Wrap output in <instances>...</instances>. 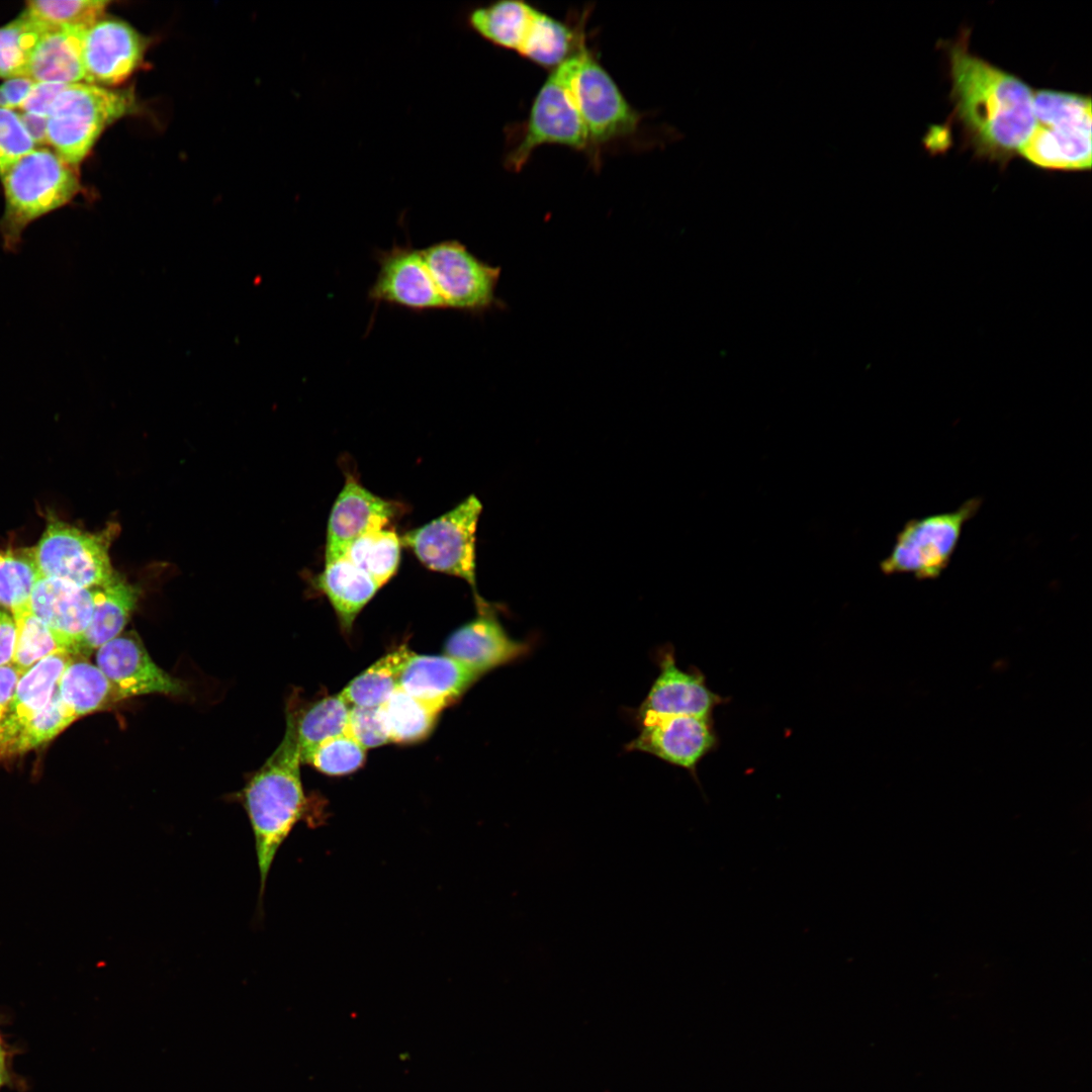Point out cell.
<instances>
[{
    "mask_svg": "<svg viewBox=\"0 0 1092 1092\" xmlns=\"http://www.w3.org/2000/svg\"><path fill=\"white\" fill-rule=\"evenodd\" d=\"M948 59L954 111L972 145L993 158L1018 153L1034 127V91L972 54L968 32L949 46Z\"/></svg>",
    "mask_w": 1092,
    "mask_h": 1092,
    "instance_id": "cell-1",
    "label": "cell"
},
{
    "mask_svg": "<svg viewBox=\"0 0 1092 1092\" xmlns=\"http://www.w3.org/2000/svg\"><path fill=\"white\" fill-rule=\"evenodd\" d=\"M300 762L295 712L291 710L279 746L243 790L242 801L255 840L260 900L277 851L304 810Z\"/></svg>",
    "mask_w": 1092,
    "mask_h": 1092,
    "instance_id": "cell-2",
    "label": "cell"
},
{
    "mask_svg": "<svg viewBox=\"0 0 1092 1092\" xmlns=\"http://www.w3.org/2000/svg\"><path fill=\"white\" fill-rule=\"evenodd\" d=\"M0 179L5 198L0 236L6 252H16L31 222L71 202L82 188L78 167L48 148H35Z\"/></svg>",
    "mask_w": 1092,
    "mask_h": 1092,
    "instance_id": "cell-3",
    "label": "cell"
},
{
    "mask_svg": "<svg viewBox=\"0 0 1092 1092\" xmlns=\"http://www.w3.org/2000/svg\"><path fill=\"white\" fill-rule=\"evenodd\" d=\"M1034 127L1019 154L1053 170H1090L1091 99L1076 93L1033 92Z\"/></svg>",
    "mask_w": 1092,
    "mask_h": 1092,
    "instance_id": "cell-4",
    "label": "cell"
},
{
    "mask_svg": "<svg viewBox=\"0 0 1092 1092\" xmlns=\"http://www.w3.org/2000/svg\"><path fill=\"white\" fill-rule=\"evenodd\" d=\"M131 90H112L86 82L68 84L47 115V140L63 160L78 167L103 130L135 110Z\"/></svg>",
    "mask_w": 1092,
    "mask_h": 1092,
    "instance_id": "cell-5",
    "label": "cell"
},
{
    "mask_svg": "<svg viewBox=\"0 0 1092 1092\" xmlns=\"http://www.w3.org/2000/svg\"><path fill=\"white\" fill-rule=\"evenodd\" d=\"M582 47L580 42L569 58L554 68L538 91L524 135L506 158L508 169L520 171L532 153L543 145H560L580 151L590 148L574 92Z\"/></svg>",
    "mask_w": 1092,
    "mask_h": 1092,
    "instance_id": "cell-6",
    "label": "cell"
},
{
    "mask_svg": "<svg viewBox=\"0 0 1092 1092\" xmlns=\"http://www.w3.org/2000/svg\"><path fill=\"white\" fill-rule=\"evenodd\" d=\"M118 532L113 523L91 533L49 516L40 539L30 548L37 574L83 588L105 585L116 574L109 548Z\"/></svg>",
    "mask_w": 1092,
    "mask_h": 1092,
    "instance_id": "cell-7",
    "label": "cell"
},
{
    "mask_svg": "<svg viewBox=\"0 0 1092 1092\" xmlns=\"http://www.w3.org/2000/svg\"><path fill=\"white\" fill-rule=\"evenodd\" d=\"M982 498L967 499L958 509L909 520L896 535L887 557L880 562L886 575L912 574L935 579L949 565L965 524L980 510Z\"/></svg>",
    "mask_w": 1092,
    "mask_h": 1092,
    "instance_id": "cell-8",
    "label": "cell"
},
{
    "mask_svg": "<svg viewBox=\"0 0 1092 1092\" xmlns=\"http://www.w3.org/2000/svg\"><path fill=\"white\" fill-rule=\"evenodd\" d=\"M481 511L480 500L471 494L449 512L400 538L429 569L467 581L479 612L489 607L479 597L475 579V533Z\"/></svg>",
    "mask_w": 1092,
    "mask_h": 1092,
    "instance_id": "cell-9",
    "label": "cell"
},
{
    "mask_svg": "<svg viewBox=\"0 0 1092 1092\" xmlns=\"http://www.w3.org/2000/svg\"><path fill=\"white\" fill-rule=\"evenodd\" d=\"M446 308L479 316L504 309L496 295L502 268L480 260L457 240L420 250Z\"/></svg>",
    "mask_w": 1092,
    "mask_h": 1092,
    "instance_id": "cell-10",
    "label": "cell"
},
{
    "mask_svg": "<svg viewBox=\"0 0 1092 1092\" xmlns=\"http://www.w3.org/2000/svg\"><path fill=\"white\" fill-rule=\"evenodd\" d=\"M574 92L590 147L633 134L638 129L641 115L584 44Z\"/></svg>",
    "mask_w": 1092,
    "mask_h": 1092,
    "instance_id": "cell-11",
    "label": "cell"
},
{
    "mask_svg": "<svg viewBox=\"0 0 1092 1092\" xmlns=\"http://www.w3.org/2000/svg\"><path fill=\"white\" fill-rule=\"evenodd\" d=\"M375 258L379 268L368 290L371 301L414 311L446 308L420 250L394 245Z\"/></svg>",
    "mask_w": 1092,
    "mask_h": 1092,
    "instance_id": "cell-12",
    "label": "cell"
},
{
    "mask_svg": "<svg viewBox=\"0 0 1092 1092\" xmlns=\"http://www.w3.org/2000/svg\"><path fill=\"white\" fill-rule=\"evenodd\" d=\"M146 38L123 20L105 17L84 30L82 61L86 83L116 86L140 66Z\"/></svg>",
    "mask_w": 1092,
    "mask_h": 1092,
    "instance_id": "cell-13",
    "label": "cell"
},
{
    "mask_svg": "<svg viewBox=\"0 0 1092 1092\" xmlns=\"http://www.w3.org/2000/svg\"><path fill=\"white\" fill-rule=\"evenodd\" d=\"M96 663L118 701L150 694L179 695L184 691L179 679L153 661L133 631L120 634L100 646Z\"/></svg>",
    "mask_w": 1092,
    "mask_h": 1092,
    "instance_id": "cell-14",
    "label": "cell"
},
{
    "mask_svg": "<svg viewBox=\"0 0 1092 1092\" xmlns=\"http://www.w3.org/2000/svg\"><path fill=\"white\" fill-rule=\"evenodd\" d=\"M28 605L54 634L60 647L77 655L92 619L94 589L38 575Z\"/></svg>",
    "mask_w": 1092,
    "mask_h": 1092,
    "instance_id": "cell-15",
    "label": "cell"
},
{
    "mask_svg": "<svg viewBox=\"0 0 1092 1092\" xmlns=\"http://www.w3.org/2000/svg\"><path fill=\"white\" fill-rule=\"evenodd\" d=\"M397 504L384 499L349 477L338 494L328 521L326 563L345 556L363 534L385 528L398 512Z\"/></svg>",
    "mask_w": 1092,
    "mask_h": 1092,
    "instance_id": "cell-16",
    "label": "cell"
},
{
    "mask_svg": "<svg viewBox=\"0 0 1092 1092\" xmlns=\"http://www.w3.org/2000/svg\"><path fill=\"white\" fill-rule=\"evenodd\" d=\"M716 744L711 718L669 716L643 723L639 735L627 749L647 752L695 771L699 761Z\"/></svg>",
    "mask_w": 1092,
    "mask_h": 1092,
    "instance_id": "cell-17",
    "label": "cell"
},
{
    "mask_svg": "<svg viewBox=\"0 0 1092 1092\" xmlns=\"http://www.w3.org/2000/svg\"><path fill=\"white\" fill-rule=\"evenodd\" d=\"M659 663L660 673L637 712L641 724L669 716L711 718L722 699L707 687L704 675L679 669L671 651L664 652Z\"/></svg>",
    "mask_w": 1092,
    "mask_h": 1092,
    "instance_id": "cell-18",
    "label": "cell"
},
{
    "mask_svg": "<svg viewBox=\"0 0 1092 1092\" xmlns=\"http://www.w3.org/2000/svg\"><path fill=\"white\" fill-rule=\"evenodd\" d=\"M73 656L58 650L24 672L4 717L0 720V761L12 757L14 745L29 721L51 701Z\"/></svg>",
    "mask_w": 1092,
    "mask_h": 1092,
    "instance_id": "cell-19",
    "label": "cell"
},
{
    "mask_svg": "<svg viewBox=\"0 0 1092 1092\" xmlns=\"http://www.w3.org/2000/svg\"><path fill=\"white\" fill-rule=\"evenodd\" d=\"M528 649L527 643L507 634L490 607L453 632L445 644L447 656L479 675L525 655Z\"/></svg>",
    "mask_w": 1092,
    "mask_h": 1092,
    "instance_id": "cell-20",
    "label": "cell"
},
{
    "mask_svg": "<svg viewBox=\"0 0 1092 1092\" xmlns=\"http://www.w3.org/2000/svg\"><path fill=\"white\" fill-rule=\"evenodd\" d=\"M480 675L447 655H418L406 661L399 688L439 713L458 700Z\"/></svg>",
    "mask_w": 1092,
    "mask_h": 1092,
    "instance_id": "cell-21",
    "label": "cell"
},
{
    "mask_svg": "<svg viewBox=\"0 0 1092 1092\" xmlns=\"http://www.w3.org/2000/svg\"><path fill=\"white\" fill-rule=\"evenodd\" d=\"M85 29L49 26L32 52L26 77L34 82H86L82 61Z\"/></svg>",
    "mask_w": 1092,
    "mask_h": 1092,
    "instance_id": "cell-22",
    "label": "cell"
},
{
    "mask_svg": "<svg viewBox=\"0 0 1092 1092\" xmlns=\"http://www.w3.org/2000/svg\"><path fill=\"white\" fill-rule=\"evenodd\" d=\"M141 588L116 573L105 585L94 588V608L91 622L78 649L79 656H88L123 631L136 607Z\"/></svg>",
    "mask_w": 1092,
    "mask_h": 1092,
    "instance_id": "cell-23",
    "label": "cell"
},
{
    "mask_svg": "<svg viewBox=\"0 0 1092 1092\" xmlns=\"http://www.w3.org/2000/svg\"><path fill=\"white\" fill-rule=\"evenodd\" d=\"M314 585L328 598L342 628L347 631L380 587L346 557L326 563L314 578Z\"/></svg>",
    "mask_w": 1092,
    "mask_h": 1092,
    "instance_id": "cell-24",
    "label": "cell"
},
{
    "mask_svg": "<svg viewBox=\"0 0 1092 1092\" xmlns=\"http://www.w3.org/2000/svg\"><path fill=\"white\" fill-rule=\"evenodd\" d=\"M539 12L521 0H502L474 9L469 24L484 39L519 54Z\"/></svg>",
    "mask_w": 1092,
    "mask_h": 1092,
    "instance_id": "cell-25",
    "label": "cell"
},
{
    "mask_svg": "<svg viewBox=\"0 0 1092 1092\" xmlns=\"http://www.w3.org/2000/svg\"><path fill=\"white\" fill-rule=\"evenodd\" d=\"M58 693L77 719L118 702L101 670L85 660L73 659L68 664L59 679Z\"/></svg>",
    "mask_w": 1092,
    "mask_h": 1092,
    "instance_id": "cell-26",
    "label": "cell"
},
{
    "mask_svg": "<svg viewBox=\"0 0 1092 1092\" xmlns=\"http://www.w3.org/2000/svg\"><path fill=\"white\" fill-rule=\"evenodd\" d=\"M412 652L405 646L389 652L351 680L340 694L353 707H379L399 686L401 671Z\"/></svg>",
    "mask_w": 1092,
    "mask_h": 1092,
    "instance_id": "cell-27",
    "label": "cell"
},
{
    "mask_svg": "<svg viewBox=\"0 0 1092 1092\" xmlns=\"http://www.w3.org/2000/svg\"><path fill=\"white\" fill-rule=\"evenodd\" d=\"M350 709L341 695H337L317 701L304 712L295 713L302 762L323 741L346 732Z\"/></svg>",
    "mask_w": 1092,
    "mask_h": 1092,
    "instance_id": "cell-28",
    "label": "cell"
},
{
    "mask_svg": "<svg viewBox=\"0 0 1092 1092\" xmlns=\"http://www.w3.org/2000/svg\"><path fill=\"white\" fill-rule=\"evenodd\" d=\"M401 540L389 529L369 531L357 538L344 557L368 574L380 587L397 571Z\"/></svg>",
    "mask_w": 1092,
    "mask_h": 1092,
    "instance_id": "cell-29",
    "label": "cell"
},
{
    "mask_svg": "<svg viewBox=\"0 0 1092 1092\" xmlns=\"http://www.w3.org/2000/svg\"><path fill=\"white\" fill-rule=\"evenodd\" d=\"M380 707L389 740L396 743H413L427 737L439 714L399 687Z\"/></svg>",
    "mask_w": 1092,
    "mask_h": 1092,
    "instance_id": "cell-30",
    "label": "cell"
},
{
    "mask_svg": "<svg viewBox=\"0 0 1092 1092\" xmlns=\"http://www.w3.org/2000/svg\"><path fill=\"white\" fill-rule=\"evenodd\" d=\"M574 40L568 25L540 11L519 55L553 70L573 54Z\"/></svg>",
    "mask_w": 1092,
    "mask_h": 1092,
    "instance_id": "cell-31",
    "label": "cell"
},
{
    "mask_svg": "<svg viewBox=\"0 0 1092 1092\" xmlns=\"http://www.w3.org/2000/svg\"><path fill=\"white\" fill-rule=\"evenodd\" d=\"M50 25L22 12L0 27V77H26L32 52Z\"/></svg>",
    "mask_w": 1092,
    "mask_h": 1092,
    "instance_id": "cell-32",
    "label": "cell"
},
{
    "mask_svg": "<svg viewBox=\"0 0 1092 1092\" xmlns=\"http://www.w3.org/2000/svg\"><path fill=\"white\" fill-rule=\"evenodd\" d=\"M17 629L12 664L21 674L48 655L64 650L48 626L30 610L29 605L11 612Z\"/></svg>",
    "mask_w": 1092,
    "mask_h": 1092,
    "instance_id": "cell-33",
    "label": "cell"
},
{
    "mask_svg": "<svg viewBox=\"0 0 1092 1092\" xmlns=\"http://www.w3.org/2000/svg\"><path fill=\"white\" fill-rule=\"evenodd\" d=\"M109 4L106 0H31L23 12L50 26L88 28L105 16Z\"/></svg>",
    "mask_w": 1092,
    "mask_h": 1092,
    "instance_id": "cell-34",
    "label": "cell"
},
{
    "mask_svg": "<svg viewBox=\"0 0 1092 1092\" xmlns=\"http://www.w3.org/2000/svg\"><path fill=\"white\" fill-rule=\"evenodd\" d=\"M37 576L30 548L0 549V606L13 612L28 604Z\"/></svg>",
    "mask_w": 1092,
    "mask_h": 1092,
    "instance_id": "cell-35",
    "label": "cell"
},
{
    "mask_svg": "<svg viewBox=\"0 0 1092 1092\" xmlns=\"http://www.w3.org/2000/svg\"><path fill=\"white\" fill-rule=\"evenodd\" d=\"M77 718L62 702L58 686L50 703L26 725L18 737L12 756L25 753L55 738Z\"/></svg>",
    "mask_w": 1092,
    "mask_h": 1092,
    "instance_id": "cell-36",
    "label": "cell"
},
{
    "mask_svg": "<svg viewBox=\"0 0 1092 1092\" xmlns=\"http://www.w3.org/2000/svg\"><path fill=\"white\" fill-rule=\"evenodd\" d=\"M365 751L361 744L345 732L323 741L303 762L329 776H344L363 764Z\"/></svg>",
    "mask_w": 1092,
    "mask_h": 1092,
    "instance_id": "cell-37",
    "label": "cell"
},
{
    "mask_svg": "<svg viewBox=\"0 0 1092 1092\" xmlns=\"http://www.w3.org/2000/svg\"><path fill=\"white\" fill-rule=\"evenodd\" d=\"M35 148L19 114L12 109L0 108V176Z\"/></svg>",
    "mask_w": 1092,
    "mask_h": 1092,
    "instance_id": "cell-38",
    "label": "cell"
},
{
    "mask_svg": "<svg viewBox=\"0 0 1092 1092\" xmlns=\"http://www.w3.org/2000/svg\"><path fill=\"white\" fill-rule=\"evenodd\" d=\"M346 732L365 749L389 742L381 707H352Z\"/></svg>",
    "mask_w": 1092,
    "mask_h": 1092,
    "instance_id": "cell-39",
    "label": "cell"
},
{
    "mask_svg": "<svg viewBox=\"0 0 1092 1092\" xmlns=\"http://www.w3.org/2000/svg\"><path fill=\"white\" fill-rule=\"evenodd\" d=\"M66 85L68 84L55 82H35L30 89L28 95L26 96L25 100L19 107L21 109V112L37 114L47 117L51 105Z\"/></svg>",
    "mask_w": 1092,
    "mask_h": 1092,
    "instance_id": "cell-40",
    "label": "cell"
},
{
    "mask_svg": "<svg viewBox=\"0 0 1092 1092\" xmlns=\"http://www.w3.org/2000/svg\"><path fill=\"white\" fill-rule=\"evenodd\" d=\"M17 629L12 614L0 606V666L12 663Z\"/></svg>",
    "mask_w": 1092,
    "mask_h": 1092,
    "instance_id": "cell-41",
    "label": "cell"
},
{
    "mask_svg": "<svg viewBox=\"0 0 1092 1092\" xmlns=\"http://www.w3.org/2000/svg\"><path fill=\"white\" fill-rule=\"evenodd\" d=\"M21 675L20 671L12 663L0 666V720L4 717L13 699Z\"/></svg>",
    "mask_w": 1092,
    "mask_h": 1092,
    "instance_id": "cell-42",
    "label": "cell"
},
{
    "mask_svg": "<svg viewBox=\"0 0 1092 1092\" xmlns=\"http://www.w3.org/2000/svg\"><path fill=\"white\" fill-rule=\"evenodd\" d=\"M35 82L28 77L6 79L0 86L9 109L19 108Z\"/></svg>",
    "mask_w": 1092,
    "mask_h": 1092,
    "instance_id": "cell-43",
    "label": "cell"
},
{
    "mask_svg": "<svg viewBox=\"0 0 1092 1092\" xmlns=\"http://www.w3.org/2000/svg\"><path fill=\"white\" fill-rule=\"evenodd\" d=\"M18 114L35 146L48 145L47 117L27 112H20Z\"/></svg>",
    "mask_w": 1092,
    "mask_h": 1092,
    "instance_id": "cell-44",
    "label": "cell"
},
{
    "mask_svg": "<svg viewBox=\"0 0 1092 1092\" xmlns=\"http://www.w3.org/2000/svg\"><path fill=\"white\" fill-rule=\"evenodd\" d=\"M10 1055L0 1054V1090L12 1082L13 1076L9 1067Z\"/></svg>",
    "mask_w": 1092,
    "mask_h": 1092,
    "instance_id": "cell-45",
    "label": "cell"
},
{
    "mask_svg": "<svg viewBox=\"0 0 1092 1092\" xmlns=\"http://www.w3.org/2000/svg\"><path fill=\"white\" fill-rule=\"evenodd\" d=\"M0 1054H6V1055L11 1054V1052L9 1051V1046L7 1045V1043L5 1042V1040H4L3 1036H2L1 1031H0Z\"/></svg>",
    "mask_w": 1092,
    "mask_h": 1092,
    "instance_id": "cell-46",
    "label": "cell"
}]
</instances>
